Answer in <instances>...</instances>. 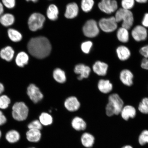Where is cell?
Instances as JSON below:
<instances>
[{"instance_id":"obj_1","label":"cell","mask_w":148,"mask_h":148,"mask_svg":"<svg viewBox=\"0 0 148 148\" xmlns=\"http://www.w3.org/2000/svg\"><path fill=\"white\" fill-rule=\"evenodd\" d=\"M29 53L33 56L38 59L45 58L50 53L51 46L47 38L39 36L33 38L27 44Z\"/></svg>"},{"instance_id":"obj_2","label":"cell","mask_w":148,"mask_h":148,"mask_svg":"<svg viewBox=\"0 0 148 148\" xmlns=\"http://www.w3.org/2000/svg\"><path fill=\"white\" fill-rule=\"evenodd\" d=\"M123 101L116 94H111L108 98V103L106 108V114L109 116L118 115L123 108Z\"/></svg>"},{"instance_id":"obj_3","label":"cell","mask_w":148,"mask_h":148,"mask_svg":"<svg viewBox=\"0 0 148 148\" xmlns=\"http://www.w3.org/2000/svg\"><path fill=\"white\" fill-rule=\"evenodd\" d=\"M114 16L118 23L122 22L121 27L128 30L134 25V17L131 10H125L121 8H119L116 12Z\"/></svg>"},{"instance_id":"obj_4","label":"cell","mask_w":148,"mask_h":148,"mask_svg":"<svg viewBox=\"0 0 148 148\" xmlns=\"http://www.w3.org/2000/svg\"><path fill=\"white\" fill-rule=\"evenodd\" d=\"M12 116L15 120L23 121L27 119L28 115L29 109L23 102H17L12 107Z\"/></svg>"},{"instance_id":"obj_5","label":"cell","mask_w":148,"mask_h":148,"mask_svg":"<svg viewBox=\"0 0 148 148\" xmlns=\"http://www.w3.org/2000/svg\"><path fill=\"white\" fill-rule=\"evenodd\" d=\"M45 20V16L41 14L38 13L32 14L29 17L28 21L29 29L34 32L41 29Z\"/></svg>"},{"instance_id":"obj_6","label":"cell","mask_w":148,"mask_h":148,"mask_svg":"<svg viewBox=\"0 0 148 148\" xmlns=\"http://www.w3.org/2000/svg\"><path fill=\"white\" fill-rule=\"evenodd\" d=\"M118 23L114 16L108 18H103L100 20L99 25L100 28L103 32L111 33L118 29Z\"/></svg>"},{"instance_id":"obj_7","label":"cell","mask_w":148,"mask_h":148,"mask_svg":"<svg viewBox=\"0 0 148 148\" xmlns=\"http://www.w3.org/2000/svg\"><path fill=\"white\" fill-rule=\"evenodd\" d=\"M98 6L101 11L108 14L116 12L119 9L116 0H101Z\"/></svg>"},{"instance_id":"obj_8","label":"cell","mask_w":148,"mask_h":148,"mask_svg":"<svg viewBox=\"0 0 148 148\" xmlns=\"http://www.w3.org/2000/svg\"><path fill=\"white\" fill-rule=\"evenodd\" d=\"M131 35L135 41H145L148 37L147 29L142 25H137L131 31Z\"/></svg>"},{"instance_id":"obj_9","label":"cell","mask_w":148,"mask_h":148,"mask_svg":"<svg viewBox=\"0 0 148 148\" xmlns=\"http://www.w3.org/2000/svg\"><path fill=\"white\" fill-rule=\"evenodd\" d=\"M83 32L85 36L89 38L97 36L99 33V29L95 20H88L83 27Z\"/></svg>"},{"instance_id":"obj_10","label":"cell","mask_w":148,"mask_h":148,"mask_svg":"<svg viewBox=\"0 0 148 148\" xmlns=\"http://www.w3.org/2000/svg\"><path fill=\"white\" fill-rule=\"evenodd\" d=\"M27 94L33 102L37 103L41 101L43 98V94L36 85H29L27 88Z\"/></svg>"},{"instance_id":"obj_11","label":"cell","mask_w":148,"mask_h":148,"mask_svg":"<svg viewBox=\"0 0 148 148\" xmlns=\"http://www.w3.org/2000/svg\"><path fill=\"white\" fill-rule=\"evenodd\" d=\"M91 69L88 66L83 64H79L75 66L74 71L79 75L77 79L79 80H82L84 78H88L90 75Z\"/></svg>"},{"instance_id":"obj_12","label":"cell","mask_w":148,"mask_h":148,"mask_svg":"<svg viewBox=\"0 0 148 148\" xmlns=\"http://www.w3.org/2000/svg\"><path fill=\"white\" fill-rule=\"evenodd\" d=\"M64 105L66 110L70 112H74L79 110L80 104L76 97H71L66 100Z\"/></svg>"},{"instance_id":"obj_13","label":"cell","mask_w":148,"mask_h":148,"mask_svg":"<svg viewBox=\"0 0 148 148\" xmlns=\"http://www.w3.org/2000/svg\"><path fill=\"white\" fill-rule=\"evenodd\" d=\"M116 52L118 58L121 61H124L128 60L131 55L130 50L127 46L123 45L118 46Z\"/></svg>"},{"instance_id":"obj_14","label":"cell","mask_w":148,"mask_h":148,"mask_svg":"<svg viewBox=\"0 0 148 148\" xmlns=\"http://www.w3.org/2000/svg\"><path fill=\"white\" fill-rule=\"evenodd\" d=\"M133 74L128 70L125 69L121 71L120 75V80L124 84L131 86L133 84Z\"/></svg>"},{"instance_id":"obj_15","label":"cell","mask_w":148,"mask_h":148,"mask_svg":"<svg viewBox=\"0 0 148 148\" xmlns=\"http://www.w3.org/2000/svg\"><path fill=\"white\" fill-rule=\"evenodd\" d=\"M27 140L32 143H37L41 138L42 134L40 130H38L30 129L27 131L26 134Z\"/></svg>"},{"instance_id":"obj_16","label":"cell","mask_w":148,"mask_h":148,"mask_svg":"<svg viewBox=\"0 0 148 148\" xmlns=\"http://www.w3.org/2000/svg\"><path fill=\"white\" fill-rule=\"evenodd\" d=\"M108 65L105 63L97 61L92 66L94 73L100 76H105L106 75Z\"/></svg>"},{"instance_id":"obj_17","label":"cell","mask_w":148,"mask_h":148,"mask_svg":"<svg viewBox=\"0 0 148 148\" xmlns=\"http://www.w3.org/2000/svg\"><path fill=\"white\" fill-rule=\"evenodd\" d=\"M128 29L120 27L118 28L116 36L118 41L123 43H126L130 40V33Z\"/></svg>"},{"instance_id":"obj_18","label":"cell","mask_w":148,"mask_h":148,"mask_svg":"<svg viewBox=\"0 0 148 148\" xmlns=\"http://www.w3.org/2000/svg\"><path fill=\"white\" fill-rule=\"evenodd\" d=\"M95 140V138L93 135L88 132L83 134L81 138V141L82 145L88 148H91L93 146Z\"/></svg>"},{"instance_id":"obj_19","label":"cell","mask_w":148,"mask_h":148,"mask_svg":"<svg viewBox=\"0 0 148 148\" xmlns=\"http://www.w3.org/2000/svg\"><path fill=\"white\" fill-rule=\"evenodd\" d=\"M78 7L76 3H70L66 6L65 16L68 18H75L78 14Z\"/></svg>"},{"instance_id":"obj_20","label":"cell","mask_w":148,"mask_h":148,"mask_svg":"<svg viewBox=\"0 0 148 148\" xmlns=\"http://www.w3.org/2000/svg\"><path fill=\"white\" fill-rule=\"evenodd\" d=\"M122 117L125 120H128L130 118H133L136 116V111L134 107L127 105L124 107L121 111Z\"/></svg>"},{"instance_id":"obj_21","label":"cell","mask_w":148,"mask_h":148,"mask_svg":"<svg viewBox=\"0 0 148 148\" xmlns=\"http://www.w3.org/2000/svg\"><path fill=\"white\" fill-rule=\"evenodd\" d=\"M98 87L101 92L107 94L112 91L113 86L112 84L109 80L101 79L98 83Z\"/></svg>"},{"instance_id":"obj_22","label":"cell","mask_w":148,"mask_h":148,"mask_svg":"<svg viewBox=\"0 0 148 148\" xmlns=\"http://www.w3.org/2000/svg\"><path fill=\"white\" fill-rule=\"evenodd\" d=\"M71 125L73 128L77 131L84 130L86 127V122L82 118L78 116L73 118L72 120Z\"/></svg>"},{"instance_id":"obj_23","label":"cell","mask_w":148,"mask_h":148,"mask_svg":"<svg viewBox=\"0 0 148 148\" xmlns=\"http://www.w3.org/2000/svg\"><path fill=\"white\" fill-rule=\"evenodd\" d=\"M14 49L10 46H7L2 49L0 52V56L1 58L8 62L12 60L14 55Z\"/></svg>"},{"instance_id":"obj_24","label":"cell","mask_w":148,"mask_h":148,"mask_svg":"<svg viewBox=\"0 0 148 148\" xmlns=\"http://www.w3.org/2000/svg\"><path fill=\"white\" fill-rule=\"evenodd\" d=\"M5 138L9 143H14L19 141L20 138V135L18 131L12 130L9 131L6 133Z\"/></svg>"},{"instance_id":"obj_25","label":"cell","mask_w":148,"mask_h":148,"mask_svg":"<svg viewBox=\"0 0 148 148\" xmlns=\"http://www.w3.org/2000/svg\"><path fill=\"white\" fill-rule=\"evenodd\" d=\"M29 57L25 52H21L18 53L16 58V62L18 66L23 67L28 62Z\"/></svg>"},{"instance_id":"obj_26","label":"cell","mask_w":148,"mask_h":148,"mask_svg":"<svg viewBox=\"0 0 148 148\" xmlns=\"http://www.w3.org/2000/svg\"><path fill=\"white\" fill-rule=\"evenodd\" d=\"M139 52L144 57L141 62V67L144 69L148 70V45L140 48Z\"/></svg>"},{"instance_id":"obj_27","label":"cell","mask_w":148,"mask_h":148,"mask_svg":"<svg viewBox=\"0 0 148 148\" xmlns=\"http://www.w3.org/2000/svg\"><path fill=\"white\" fill-rule=\"evenodd\" d=\"M53 78L56 81L60 83H63L66 82V77L64 72L60 68H56L53 72Z\"/></svg>"},{"instance_id":"obj_28","label":"cell","mask_w":148,"mask_h":148,"mask_svg":"<svg viewBox=\"0 0 148 148\" xmlns=\"http://www.w3.org/2000/svg\"><path fill=\"white\" fill-rule=\"evenodd\" d=\"M14 22V16L11 14H5L0 17V23L5 27L10 26L13 24Z\"/></svg>"},{"instance_id":"obj_29","label":"cell","mask_w":148,"mask_h":148,"mask_svg":"<svg viewBox=\"0 0 148 148\" xmlns=\"http://www.w3.org/2000/svg\"><path fill=\"white\" fill-rule=\"evenodd\" d=\"M59 13L58 8L54 5H50L47 10V14L48 18L53 21L57 19Z\"/></svg>"},{"instance_id":"obj_30","label":"cell","mask_w":148,"mask_h":148,"mask_svg":"<svg viewBox=\"0 0 148 148\" xmlns=\"http://www.w3.org/2000/svg\"><path fill=\"white\" fill-rule=\"evenodd\" d=\"M8 34L9 38L14 42H19L23 38L21 33L14 29H9L8 31Z\"/></svg>"},{"instance_id":"obj_31","label":"cell","mask_w":148,"mask_h":148,"mask_svg":"<svg viewBox=\"0 0 148 148\" xmlns=\"http://www.w3.org/2000/svg\"><path fill=\"white\" fill-rule=\"evenodd\" d=\"M39 121L42 125L48 126L53 123V118L50 114L43 112L40 116Z\"/></svg>"},{"instance_id":"obj_32","label":"cell","mask_w":148,"mask_h":148,"mask_svg":"<svg viewBox=\"0 0 148 148\" xmlns=\"http://www.w3.org/2000/svg\"><path fill=\"white\" fill-rule=\"evenodd\" d=\"M94 4L93 0H82L81 8L85 12H88L91 10Z\"/></svg>"},{"instance_id":"obj_33","label":"cell","mask_w":148,"mask_h":148,"mask_svg":"<svg viewBox=\"0 0 148 148\" xmlns=\"http://www.w3.org/2000/svg\"><path fill=\"white\" fill-rule=\"evenodd\" d=\"M135 0H121V8L125 10H131L134 8L135 5Z\"/></svg>"},{"instance_id":"obj_34","label":"cell","mask_w":148,"mask_h":148,"mask_svg":"<svg viewBox=\"0 0 148 148\" xmlns=\"http://www.w3.org/2000/svg\"><path fill=\"white\" fill-rule=\"evenodd\" d=\"M139 110L144 114H148V98H144L139 105Z\"/></svg>"},{"instance_id":"obj_35","label":"cell","mask_w":148,"mask_h":148,"mask_svg":"<svg viewBox=\"0 0 148 148\" xmlns=\"http://www.w3.org/2000/svg\"><path fill=\"white\" fill-rule=\"evenodd\" d=\"M138 141L140 145L143 146L148 143V130L142 131L138 137Z\"/></svg>"},{"instance_id":"obj_36","label":"cell","mask_w":148,"mask_h":148,"mask_svg":"<svg viewBox=\"0 0 148 148\" xmlns=\"http://www.w3.org/2000/svg\"><path fill=\"white\" fill-rule=\"evenodd\" d=\"M10 103V100L7 96L3 95L0 97V108L5 109L8 108Z\"/></svg>"},{"instance_id":"obj_37","label":"cell","mask_w":148,"mask_h":148,"mask_svg":"<svg viewBox=\"0 0 148 148\" xmlns=\"http://www.w3.org/2000/svg\"><path fill=\"white\" fill-rule=\"evenodd\" d=\"M42 125L39 120H36L31 122L28 125V128L29 129H34L41 130L42 129Z\"/></svg>"},{"instance_id":"obj_38","label":"cell","mask_w":148,"mask_h":148,"mask_svg":"<svg viewBox=\"0 0 148 148\" xmlns=\"http://www.w3.org/2000/svg\"><path fill=\"white\" fill-rule=\"evenodd\" d=\"M92 46L91 42L87 41L83 42L81 46L82 51L85 53H89L90 49Z\"/></svg>"},{"instance_id":"obj_39","label":"cell","mask_w":148,"mask_h":148,"mask_svg":"<svg viewBox=\"0 0 148 148\" xmlns=\"http://www.w3.org/2000/svg\"><path fill=\"white\" fill-rule=\"evenodd\" d=\"M3 4L9 9L14 8L15 5V0H2Z\"/></svg>"},{"instance_id":"obj_40","label":"cell","mask_w":148,"mask_h":148,"mask_svg":"<svg viewBox=\"0 0 148 148\" xmlns=\"http://www.w3.org/2000/svg\"><path fill=\"white\" fill-rule=\"evenodd\" d=\"M142 25L147 28H148V13H146L144 15L142 21Z\"/></svg>"},{"instance_id":"obj_41","label":"cell","mask_w":148,"mask_h":148,"mask_svg":"<svg viewBox=\"0 0 148 148\" xmlns=\"http://www.w3.org/2000/svg\"><path fill=\"white\" fill-rule=\"evenodd\" d=\"M7 121L6 117L0 110V126L4 125Z\"/></svg>"},{"instance_id":"obj_42","label":"cell","mask_w":148,"mask_h":148,"mask_svg":"<svg viewBox=\"0 0 148 148\" xmlns=\"http://www.w3.org/2000/svg\"><path fill=\"white\" fill-rule=\"evenodd\" d=\"M136 2L138 3H147L148 1V0H135Z\"/></svg>"},{"instance_id":"obj_43","label":"cell","mask_w":148,"mask_h":148,"mask_svg":"<svg viewBox=\"0 0 148 148\" xmlns=\"http://www.w3.org/2000/svg\"><path fill=\"white\" fill-rule=\"evenodd\" d=\"M4 87L2 84L0 83V94H1L4 91Z\"/></svg>"},{"instance_id":"obj_44","label":"cell","mask_w":148,"mask_h":148,"mask_svg":"<svg viewBox=\"0 0 148 148\" xmlns=\"http://www.w3.org/2000/svg\"><path fill=\"white\" fill-rule=\"evenodd\" d=\"M3 12V8L2 4L0 3V16H1Z\"/></svg>"},{"instance_id":"obj_45","label":"cell","mask_w":148,"mask_h":148,"mask_svg":"<svg viewBox=\"0 0 148 148\" xmlns=\"http://www.w3.org/2000/svg\"><path fill=\"white\" fill-rule=\"evenodd\" d=\"M121 148H133L132 146L130 145H126L123 146Z\"/></svg>"},{"instance_id":"obj_46","label":"cell","mask_w":148,"mask_h":148,"mask_svg":"<svg viewBox=\"0 0 148 148\" xmlns=\"http://www.w3.org/2000/svg\"><path fill=\"white\" fill-rule=\"evenodd\" d=\"M27 1H32L33 2L36 3L38 1V0H26Z\"/></svg>"},{"instance_id":"obj_47","label":"cell","mask_w":148,"mask_h":148,"mask_svg":"<svg viewBox=\"0 0 148 148\" xmlns=\"http://www.w3.org/2000/svg\"><path fill=\"white\" fill-rule=\"evenodd\" d=\"M1 130H0V138H1Z\"/></svg>"},{"instance_id":"obj_48","label":"cell","mask_w":148,"mask_h":148,"mask_svg":"<svg viewBox=\"0 0 148 148\" xmlns=\"http://www.w3.org/2000/svg\"><path fill=\"white\" fill-rule=\"evenodd\" d=\"M35 148V147H31V148Z\"/></svg>"}]
</instances>
